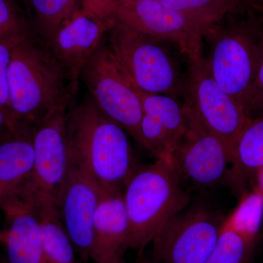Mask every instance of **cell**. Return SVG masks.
Returning <instances> with one entry per match:
<instances>
[{
	"instance_id": "cell-12",
	"label": "cell",
	"mask_w": 263,
	"mask_h": 263,
	"mask_svg": "<svg viewBox=\"0 0 263 263\" xmlns=\"http://www.w3.org/2000/svg\"><path fill=\"white\" fill-rule=\"evenodd\" d=\"M102 191L91 175L71 160L57 206L66 231L83 262H87L91 257L95 216Z\"/></svg>"
},
{
	"instance_id": "cell-14",
	"label": "cell",
	"mask_w": 263,
	"mask_h": 263,
	"mask_svg": "<svg viewBox=\"0 0 263 263\" xmlns=\"http://www.w3.org/2000/svg\"><path fill=\"white\" fill-rule=\"evenodd\" d=\"M139 96L143 107L141 147L156 160L171 162L187 125L186 109L167 95L151 94L139 89Z\"/></svg>"
},
{
	"instance_id": "cell-9",
	"label": "cell",
	"mask_w": 263,
	"mask_h": 263,
	"mask_svg": "<svg viewBox=\"0 0 263 263\" xmlns=\"http://www.w3.org/2000/svg\"><path fill=\"white\" fill-rule=\"evenodd\" d=\"M72 105L55 109L34 127V171L22 190L36 202L58 203L71 164L68 118Z\"/></svg>"
},
{
	"instance_id": "cell-22",
	"label": "cell",
	"mask_w": 263,
	"mask_h": 263,
	"mask_svg": "<svg viewBox=\"0 0 263 263\" xmlns=\"http://www.w3.org/2000/svg\"><path fill=\"white\" fill-rule=\"evenodd\" d=\"M169 9L178 12L209 31L235 9L219 0H159Z\"/></svg>"
},
{
	"instance_id": "cell-6",
	"label": "cell",
	"mask_w": 263,
	"mask_h": 263,
	"mask_svg": "<svg viewBox=\"0 0 263 263\" xmlns=\"http://www.w3.org/2000/svg\"><path fill=\"white\" fill-rule=\"evenodd\" d=\"M224 216L203 205L187 207L156 234L143 263H204L215 247Z\"/></svg>"
},
{
	"instance_id": "cell-24",
	"label": "cell",
	"mask_w": 263,
	"mask_h": 263,
	"mask_svg": "<svg viewBox=\"0 0 263 263\" xmlns=\"http://www.w3.org/2000/svg\"><path fill=\"white\" fill-rule=\"evenodd\" d=\"M31 32L27 15L17 0H0V38Z\"/></svg>"
},
{
	"instance_id": "cell-33",
	"label": "cell",
	"mask_w": 263,
	"mask_h": 263,
	"mask_svg": "<svg viewBox=\"0 0 263 263\" xmlns=\"http://www.w3.org/2000/svg\"><path fill=\"white\" fill-rule=\"evenodd\" d=\"M0 263H8V262H7L6 259L3 260V259H0Z\"/></svg>"
},
{
	"instance_id": "cell-4",
	"label": "cell",
	"mask_w": 263,
	"mask_h": 263,
	"mask_svg": "<svg viewBox=\"0 0 263 263\" xmlns=\"http://www.w3.org/2000/svg\"><path fill=\"white\" fill-rule=\"evenodd\" d=\"M106 43L138 89L176 99L183 94L184 80L162 41L114 22Z\"/></svg>"
},
{
	"instance_id": "cell-25",
	"label": "cell",
	"mask_w": 263,
	"mask_h": 263,
	"mask_svg": "<svg viewBox=\"0 0 263 263\" xmlns=\"http://www.w3.org/2000/svg\"><path fill=\"white\" fill-rule=\"evenodd\" d=\"M24 35L0 38V108L4 110L8 115L9 106L8 72L15 46L19 39Z\"/></svg>"
},
{
	"instance_id": "cell-8",
	"label": "cell",
	"mask_w": 263,
	"mask_h": 263,
	"mask_svg": "<svg viewBox=\"0 0 263 263\" xmlns=\"http://www.w3.org/2000/svg\"><path fill=\"white\" fill-rule=\"evenodd\" d=\"M262 36L243 29L219 28L217 25L205 36L212 41L206 60L213 78L245 109L249 117Z\"/></svg>"
},
{
	"instance_id": "cell-15",
	"label": "cell",
	"mask_w": 263,
	"mask_h": 263,
	"mask_svg": "<svg viewBox=\"0 0 263 263\" xmlns=\"http://www.w3.org/2000/svg\"><path fill=\"white\" fill-rule=\"evenodd\" d=\"M5 226L0 229V245L8 263H47L43 253L35 203L21 193L0 202Z\"/></svg>"
},
{
	"instance_id": "cell-2",
	"label": "cell",
	"mask_w": 263,
	"mask_h": 263,
	"mask_svg": "<svg viewBox=\"0 0 263 263\" xmlns=\"http://www.w3.org/2000/svg\"><path fill=\"white\" fill-rule=\"evenodd\" d=\"M70 160L80 164L102 189L122 188L140 165L129 135L105 115L88 95L71 107Z\"/></svg>"
},
{
	"instance_id": "cell-7",
	"label": "cell",
	"mask_w": 263,
	"mask_h": 263,
	"mask_svg": "<svg viewBox=\"0 0 263 263\" xmlns=\"http://www.w3.org/2000/svg\"><path fill=\"white\" fill-rule=\"evenodd\" d=\"M183 95V106L223 142L232 160L235 141L250 117L216 82L203 55L188 59Z\"/></svg>"
},
{
	"instance_id": "cell-19",
	"label": "cell",
	"mask_w": 263,
	"mask_h": 263,
	"mask_svg": "<svg viewBox=\"0 0 263 263\" xmlns=\"http://www.w3.org/2000/svg\"><path fill=\"white\" fill-rule=\"evenodd\" d=\"M34 203L46 262L79 263L75 247L62 223L57 205L48 202Z\"/></svg>"
},
{
	"instance_id": "cell-17",
	"label": "cell",
	"mask_w": 263,
	"mask_h": 263,
	"mask_svg": "<svg viewBox=\"0 0 263 263\" xmlns=\"http://www.w3.org/2000/svg\"><path fill=\"white\" fill-rule=\"evenodd\" d=\"M34 127L11 126L0 138V202L18 195L32 178Z\"/></svg>"
},
{
	"instance_id": "cell-5",
	"label": "cell",
	"mask_w": 263,
	"mask_h": 263,
	"mask_svg": "<svg viewBox=\"0 0 263 263\" xmlns=\"http://www.w3.org/2000/svg\"><path fill=\"white\" fill-rule=\"evenodd\" d=\"M81 81L99 109L141 146L143 107L139 89L112 54L106 41L85 65Z\"/></svg>"
},
{
	"instance_id": "cell-31",
	"label": "cell",
	"mask_w": 263,
	"mask_h": 263,
	"mask_svg": "<svg viewBox=\"0 0 263 263\" xmlns=\"http://www.w3.org/2000/svg\"><path fill=\"white\" fill-rule=\"evenodd\" d=\"M111 263H127V262H126L125 260H124V257H122V258L117 259V260L114 261V262H111ZM136 263H143V262H142L141 259H140V260L138 261V262H136Z\"/></svg>"
},
{
	"instance_id": "cell-28",
	"label": "cell",
	"mask_w": 263,
	"mask_h": 263,
	"mask_svg": "<svg viewBox=\"0 0 263 263\" xmlns=\"http://www.w3.org/2000/svg\"><path fill=\"white\" fill-rule=\"evenodd\" d=\"M10 127H11V124H10L8 114L4 110L0 108V138L9 130Z\"/></svg>"
},
{
	"instance_id": "cell-23",
	"label": "cell",
	"mask_w": 263,
	"mask_h": 263,
	"mask_svg": "<svg viewBox=\"0 0 263 263\" xmlns=\"http://www.w3.org/2000/svg\"><path fill=\"white\" fill-rule=\"evenodd\" d=\"M256 242L222 224L215 247L204 263H248Z\"/></svg>"
},
{
	"instance_id": "cell-10",
	"label": "cell",
	"mask_w": 263,
	"mask_h": 263,
	"mask_svg": "<svg viewBox=\"0 0 263 263\" xmlns=\"http://www.w3.org/2000/svg\"><path fill=\"white\" fill-rule=\"evenodd\" d=\"M110 19L151 37L177 45L188 59L202 53V40L209 29L159 0H114Z\"/></svg>"
},
{
	"instance_id": "cell-11",
	"label": "cell",
	"mask_w": 263,
	"mask_h": 263,
	"mask_svg": "<svg viewBox=\"0 0 263 263\" xmlns=\"http://www.w3.org/2000/svg\"><path fill=\"white\" fill-rule=\"evenodd\" d=\"M185 109L187 125L175 148L171 162L181 179L202 190L215 187L230 177L229 151L218 137Z\"/></svg>"
},
{
	"instance_id": "cell-32",
	"label": "cell",
	"mask_w": 263,
	"mask_h": 263,
	"mask_svg": "<svg viewBox=\"0 0 263 263\" xmlns=\"http://www.w3.org/2000/svg\"><path fill=\"white\" fill-rule=\"evenodd\" d=\"M255 8H257V10H260V11L263 12V5H259V6L256 7Z\"/></svg>"
},
{
	"instance_id": "cell-16",
	"label": "cell",
	"mask_w": 263,
	"mask_h": 263,
	"mask_svg": "<svg viewBox=\"0 0 263 263\" xmlns=\"http://www.w3.org/2000/svg\"><path fill=\"white\" fill-rule=\"evenodd\" d=\"M129 223L124 189H103L94 219V238L90 259L111 263L129 249Z\"/></svg>"
},
{
	"instance_id": "cell-1",
	"label": "cell",
	"mask_w": 263,
	"mask_h": 263,
	"mask_svg": "<svg viewBox=\"0 0 263 263\" xmlns=\"http://www.w3.org/2000/svg\"><path fill=\"white\" fill-rule=\"evenodd\" d=\"M78 89L46 43L32 32L19 39L8 72L11 126L35 127L55 109L73 103Z\"/></svg>"
},
{
	"instance_id": "cell-27",
	"label": "cell",
	"mask_w": 263,
	"mask_h": 263,
	"mask_svg": "<svg viewBox=\"0 0 263 263\" xmlns=\"http://www.w3.org/2000/svg\"><path fill=\"white\" fill-rule=\"evenodd\" d=\"M114 0H81V8L102 19H110Z\"/></svg>"
},
{
	"instance_id": "cell-35",
	"label": "cell",
	"mask_w": 263,
	"mask_h": 263,
	"mask_svg": "<svg viewBox=\"0 0 263 263\" xmlns=\"http://www.w3.org/2000/svg\"><path fill=\"white\" fill-rule=\"evenodd\" d=\"M262 230H263V224H262Z\"/></svg>"
},
{
	"instance_id": "cell-21",
	"label": "cell",
	"mask_w": 263,
	"mask_h": 263,
	"mask_svg": "<svg viewBox=\"0 0 263 263\" xmlns=\"http://www.w3.org/2000/svg\"><path fill=\"white\" fill-rule=\"evenodd\" d=\"M262 224L263 194L253 187L242 196L234 210L224 218L223 227L257 241Z\"/></svg>"
},
{
	"instance_id": "cell-13",
	"label": "cell",
	"mask_w": 263,
	"mask_h": 263,
	"mask_svg": "<svg viewBox=\"0 0 263 263\" xmlns=\"http://www.w3.org/2000/svg\"><path fill=\"white\" fill-rule=\"evenodd\" d=\"M79 8L57 31L48 47L79 87L85 65L106 41L114 24Z\"/></svg>"
},
{
	"instance_id": "cell-30",
	"label": "cell",
	"mask_w": 263,
	"mask_h": 263,
	"mask_svg": "<svg viewBox=\"0 0 263 263\" xmlns=\"http://www.w3.org/2000/svg\"><path fill=\"white\" fill-rule=\"evenodd\" d=\"M219 1L224 2V3H228V4L232 5V6H233L234 8H235L237 3L239 2V0H219Z\"/></svg>"
},
{
	"instance_id": "cell-18",
	"label": "cell",
	"mask_w": 263,
	"mask_h": 263,
	"mask_svg": "<svg viewBox=\"0 0 263 263\" xmlns=\"http://www.w3.org/2000/svg\"><path fill=\"white\" fill-rule=\"evenodd\" d=\"M230 177L240 184L263 167V111L251 117L237 138L232 152Z\"/></svg>"
},
{
	"instance_id": "cell-34",
	"label": "cell",
	"mask_w": 263,
	"mask_h": 263,
	"mask_svg": "<svg viewBox=\"0 0 263 263\" xmlns=\"http://www.w3.org/2000/svg\"><path fill=\"white\" fill-rule=\"evenodd\" d=\"M122 1H128V0H122Z\"/></svg>"
},
{
	"instance_id": "cell-26",
	"label": "cell",
	"mask_w": 263,
	"mask_h": 263,
	"mask_svg": "<svg viewBox=\"0 0 263 263\" xmlns=\"http://www.w3.org/2000/svg\"><path fill=\"white\" fill-rule=\"evenodd\" d=\"M256 111H263V36L261 43L258 65L256 71L252 100H251L250 117Z\"/></svg>"
},
{
	"instance_id": "cell-3",
	"label": "cell",
	"mask_w": 263,
	"mask_h": 263,
	"mask_svg": "<svg viewBox=\"0 0 263 263\" xmlns=\"http://www.w3.org/2000/svg\"><path fill=\"white\" fill-rule=\"evenodd\" d=\"M171 162L140 164L124 187L129 223V249L141 253L162 227L188 206L190 196Z\"/></svg>"
},
{
	"instance_id": "cell-29",
	"label": "cell",
	"mask_w": 263,
	"mask_h": 263,
	"mask_svg": "<svg viewBox=\"0 0 263 263\" xmlns=\"http://www.w3.org/2000/svg\"><path fill=\"white\" fill-rule=\"evenodd\" d=\"M254 185L253 187L257 189L263 194V167L259 170L254 176Z\"/></svg>"
},
{
	"instance_id": "cell-20",
	"label": "cell",
	"mask_w": 263,
	"mask_h": 263,
	"mask_svg": "<svg viewBox=\"0 0 263 263\" xmlns=\"http://www.w3.org/2000/svg\"><path fill=\"white\" fill-rule=\"evenodd\" d=\"M31 32L48 44L57 31L81 8V0H26Z\"/></svg>"
}]
</instances>
